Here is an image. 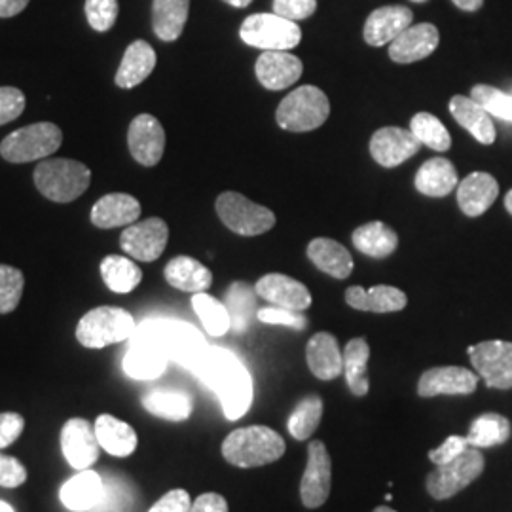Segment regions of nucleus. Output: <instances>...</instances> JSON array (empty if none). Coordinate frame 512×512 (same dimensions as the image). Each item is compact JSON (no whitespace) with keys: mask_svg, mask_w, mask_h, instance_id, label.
Listing matches in <instances>:
<instances>
[{"mask_svg":"<svg viewBox=\"0 0 512 512\" xmlns=\"http://www.w3.org/2000/svg\"><path fill=\"white\" fill-rule=\"evenodd\" d=\"M196 374L217 393L228 420H239L249 412L253 403V380L247 366L232 351L207 348Z\"/></svg>","mask_w":512,"mask_h":512,"instance_id":"f257e3e1","label":"nucleus"},{"mask_svg":"<svg viewBox=\"0 0 512 512\" xmlns=\"http://www.w3.org/2000/svg\"><path fill=\"white\" fill-rule=\"evenodd\" d=\"M131 342H147L160 349L169 361L186 366L192 372H196L207 351L202 332L177 319H148L137 327Z\"/></svg>","mask_w":512,"mask_h":512,"instance_id":"f03ea898","label":"nucleus"},{"mask_svg":"<svg viewBox=\"0 0 512 512\" xmlns=\"http://www.w3.org/2000/svg\"><path fill=\"white\" fill-rule=\"evenodd\" d=\"M285 454V440L274 429L264 425H251L232 431L222 442L224 459L239 467L253 469L274 463Z\"/></svg>","mask_w":512,"mask_h":512,"instance_id":"7ed1b4c3","label":"nucleus"},{"mask_svg":"<svg viewBox=\"0 0 512 512\" xmlns=\"http://www.w3.org/2000/svg\"><path fill=\"white\" fill-rule=\"evenodd\" d=\"M90 183V167L71 158L42 160L35 167V184L38 192L50 202H74L90 188Z\"/></svg>","mask_w":512,"mask_h":512,"instance_id":"20e7f679","label":"nucleus"},{"mask_svg":"<svg viewBox=\"0 0 512 512\" xmlns=\"http://www.w3.org/2000/svg\"><path fill=\"white\" fill-rule=\"evenodd\" d=\"M137 325L129 311L112 306L90 310L76 325V340L88 349H103L131 340Z\"/></svg>","mask_w":512,"mask_h":512,"instance_id":"39448f33","label":"nucleus"},{"mask_svg":"<svg viewBox=\"0 0 512 512\" xmlns=\"http://www.w3.org/2000/svg\"><path fill=\"white\" fill-rule=\"evenodd\" d=\"M330 114L327 93L315 86H300L289 93L275 112L279 128L293 133H306L321 128Z\"/></svg>","mask_w":512,"mask_h":512,"instance_id":"423d86ee","label":"nucleus"},{"mask_svg":"<svg viewBox=\"0 0 512 512\" xmlns=\"http://www.w3.org/2000/svg\"><path fill=\"white\" fill-rule=\"evenodd\" d=\"M63 143V133L52 122H40L10 133L0 143V156L10 164H27L46 160Z\"/></svg>","mask_w":512,"mask_h":512,"instance_id":"0eeeda50","label":"nucleus"},{"mask_svg":"<svg viewBox=\"0 0 512 512\" xmlns=\"http://www.w3.org/2000/svg\"><path fill=\"white\" fill-rule=\"evenodd\" d=\"M239 37L264 52H289L302 40V31L296 21L277 14H253L241 23Z\"/></svg>","mask_w":512,"mask_h":512,"instance_id":"6e6552de","label":"nucleus"},{"mask_svg":"<svg viewBox=\"0 0 512 512\" xmlns=\"http://www.w3.org/2000/svg\"><path fill=\"white\" fill-rule=\"evenodd\" d=\"M217 215L234 234L253 238L275 226V215L264 205L251 202L239 192H224L217 198Z\"/></svg>","mask_w":512,"mask_h":512,"instance_id":"1a4fd4ad","label":"nucleus"},{"mask_svg":"<svg viewBox=\"0 0 512 512\" xmlns=\"http://www.w3.org/2000/svg\"><path fill=\"white\" fill-rule=\"evenodd\" d=\"M484 471V456L478 448L469 446L459 458L439 465L427 476V492L435 499H450L475 482Z\"/></svg>","mask_w":512,"mask_h":512,"instance_id":"9d476101","label":"nucleus"},{"mask_svg":"<svg viewBox=\"0 0 512 512\" xmlns=\"http://www.w3.org/2000/svg\"><path fill=\"white\" fill-rule=\"evenodd\" d=\"M478 376L494 389L512 387V344L503 340L480 342L467 349Z\"/></svg>","mask_w":512,"mask_h":512,"instance_id":"9b49d317","label":"nucleus"},{"mask_svg":"<svg viewBox=\"0 0 512 512\" xmlns=\"http://www.w3.org/2000/svg\"><path fill=\"white\" fill-rule=\"evenodd\" d=\"M167 241L169 228L165 220L152 217L129 224L120 236V247L124 253L139 262H154L164 255Z\"/></svg>","mask_w":512,"mask_h":512,"instance_id":"f8f14e48","label":"nucleus"},{"mask_svg":"<svg viewBox=\"0 0 512 512\" xmlns=\"http://www.w3.org/2000/svg\"><path fill=\"white\" fill-rule=\"evenodd\" d=\"M332 482V463L327 446L321 440H311L308 446V465L300 482V497L308 509H317L329 499Z\"/></svg>","mask_w":512,"mask_h":512,"instance_id":"ddd939ff","label":"nucleus"},{"mask_svg":"<svg viewBox=\"0 0 512 512\" xmlns=\"http://www.w3.org/2000/svg\"><path fill=\"white\" fill-rule=\"evenodd\" d=\"M61 452L67 463L78 469H90L99 459L101 444L95 435V427L84 418H71L61 429Z\"/></svg>","mask_w":512,"mask_h":512,"instance_id":"4468645a","label":"nucleus"},{"mask_svg":"<svg viewBox=\"0 0 512 512\" xmlns=\"http://www.w3.org/2000/svg\"><path fill=\"white\" fill-rule=\"evenodd\" d=\"M128 147L135 162L145 167L160 164L165 150V131L152 114H139L128 131Z\"/></svg>","mask_w":512,"mask_h":512,"instance_id":"2eb2a0df","label":"nucleus"},{"mask_svg":"<svg viewBox=\"0 0 512 512\" xmlns=\"http://www.w3.org/2000/svg\"><path fill=\"white\" fill-rule=\"evenodd\" d=\"M421 143L410 129H378L370 139L372 158L384 167H397L418 154Z\"/></svg>","mask_w":512,"mask_h":512,"instance_id":"dca6fc26","label":"nucleus"},{"mask_svg":"<svg viewBox=\"0 0 512 512\" xmlns=\"http://www.w3.org/2000/svg\"><path fill=\"white\" fill-rule=\"evenodd\" d=\"M478 385L475 372L463 366H437L423 372L418 384L420 397L437 395H471Z\"/></svg>","mask_w":512,"mask_h":512,"instance_id":"f3484780","label":"nucleus"},{"mask_svg":"<svg viewBox=\"0 0 512 512\" xmlns=\"http://www.w3.org/2000/svg\"><path fill=\"white\" fill-rule=\"evenodd\" d=\"M439 29L433 23L410 25L403 35L389 44V57L395 63L408 65L433 54L439 46Z\"/></svg>","mask_w":512,"mask_h":512,"instance_id":"a211bd4d","label":"nucleus"},{"mask_svg":"<svg viewBox=\"0 0 512 512\" xmlns=\"http://www.w3.org/2000/svg\"><path fill=\"white\" fill-rule=\"evenodd\" d=\"M255 291L260 298L272 302L279 308L304 311L311 306V294L306 285L283 274H268L258 279Z\"/></svg>","mask_w":512,"mask_h":512,"instance_id":"6ab92c4d","label":"nucleus"},{"mask_svg":"<svg viewBox=\"0 0 512 512\" xmlns=\"http://www.w3.org/2000/svg\"><path fill=\"white\" fill-rule=\"evenodd\" d=\"M302 71V61L289 52H264L258 57L255 67L258 82L272 92L285 90L294 82H298Z\"/></svg>","mask_w":512,"mask_h":512,"instance_id":"aec40b11","label":"nucleus"},{"mask_svg":"<svg viewBox=\"0 0 512 512\" xmlns=\"http://www.w3.org/2000/svg\"><path fill=\"white\" fill-rule=\"evenodd\" d=\"M414 14L406 6H384L374 10L365 23L366 44L380 48L391 44L412 25Z\"/></svg>","mask_w":512,"mask_h":512,"instance_id":"412c9836","label":"nucleus"},{"mask_svg":"<svg viewBox=\"0 0 512 512\" xmlns=\"http://www.w3.org/2000/svg\"><path fill=\"white\" fill-rule=\"evenodd\" d=\"M105 497V482L103 478L90 469L80 471L78 475L69 478L61 490V503L73 512H86L95 509Z\"/></svg>","mask_w":512,"mask_h":512,"instance_id":"4be33fe9","label":"nucleus"},{"mask_svg":"<svg viewBox=\"0 0 512 512\" xmlns=\"http://www.w3.org/2000/svg\"><path fill=\"white\" fill-rule=\"evenodd\" d=\"M499 196V184L490 173L476 171L458 184L459 209L467 217L484 215Z\"/></svg>","mask_w":512,"mask_h":512,"instance_id":"5701e85b","label":"nucleus"},{"mask_svg":"<svg viewBox=\"0 0 512 512\" xmlns=\"http://www.w3.org/2000/svg\"><path fill=\"white\" fill-rule=\"evenodd\" d=\"M139 217H141V203L137 198L124 192L107 194L101 200H97L90 215L93 224L103 230L129 226L135 220H139Z\"/></svg>","mask_w":512,"mask_h":512,"instance_id":"b1692460","label":"nucleus"},{"mask_svg":"<svg viewBox=\"0 0 512 512\" xmlns=\"http://www.w3.org/2000/svg\"><path fill=\"white\" fill-rule=\"evenodd\" d=\"M308 366L315 378L334 380L344 372V353L338 348V340L329 332L313 334L306 349Z\"/></svg>","mask_w":512,"mask_h":512,"instance_id":"393cba45","label":"nucleus"},{"mask_svg":"<svg viewBox=\"0 0 512 512\" xmlns=\"http://www.w3.org/2000/svg\"><path fill=\"white\" fill-rule=\"evenodd\" d=\"M450 112L461 128L467 129L480 145H494L495 126L492 114L478 105L473 97L454 95L450 99Z\"/></svg>","mask_w":512,"mask_h":512,"instance_id":"a878e982","label":"nucleus"},{"mask_svg":"<svg viewBox=\"0 0 512 512\" xmlns=\"http://www.w3.org/2000/svg\"><path fill=\"white\" fill-rule=\"evenodd\" d=\"M156 67V52L145 40L131 42L120 63V69L116 73V86L131 90L139 84H143Z\"/></svg>","mask_w":512,"mask_h":512,"instance_id":"bb28decb","label":"nucleus"},{"mask_svg":"<svg viewBox=\"0 0 512 512\" xmlns=\"http://www.w3.org/2000/svg\"><path fill=\"white\" fill-rule=\"evenodd\" d=\"M164 275L171 287L184 293H205L213 283L211 270L190 256H175L169 260Z\"/></svg>","mask_w":512,"mask_h":512,"instance_id":"cd10ccee","label":"nucleus"},{"mask_svg":"<svg viewBox=\"0 0 512 512\" xmlns=\"http://www.w3.org/2000/svg\"><path fill=\"white\" fill-rule=\"evenodd\" d=\"M93 427L101 448L114 458H128L139 444L135 429L126 421L118 420L110 414H101Z\"/></svg>","mask_w":512,"mask_h":512,"instance_id":"c85d7f7f","label":"nucleus"},{"mask_svg":"<svg viewBox=\"0 0 512 512\" xmlns=\"http://www.w3.org/2000/svg\"><path fill=\"white\" fill-rule=\"evenodd\" d=\"M416 190L429 198H444L458 188V169L446 158H431L416 173Z\"/></svg>","mask_w":512,"mask_h":512,"instance_id":"c756f323","label":"nucleus"},{"mask_svg":"<svg viewBox=\"0 0 512 512\" xmlns=\"http://www.w3.org/2000/svg\"><path fill=\"white\" fill-rule=\"evenodd\" d=\"M346 302L351 308L359 311H372V313H393L406 308V294L389 285H376L372 289L363 287H349L346 291Z\"/></svg>","mask_w":512,"mask_h":512,"instance_id":"7c9ffc66","label":"nucleus"},{"mask_svg":"<svg viewBox=\"0 0 512 512\" xmlns=\"http://www.w3.org/2000/svg\"><path fill=\"white\" fill-rule=\"evenodd\" d=\"M308 256L321 272L334 279H348L353 272V256L334 239H313L308 245Z\"/></svg>","mask_w":512,"mask_h":512,"instance_id":"2f4dec72","label":"nucleus"},{"mask_svg":"<svg viewBox=\"0 0 512 512\" xmlns=\"http://www.w3.org/2000/svg\"><path fill=\"white\" fill-rule=\"evenodd\" d=\"M190 0H154L152 29L164 42H173L183 35L188 19Z\"/></svg>","mask_w":512,"mask_h":512,"instance_id":"473e14b6","label":"nucleus"},{"mask_svg":"<svg viewBox=\"0 0 512 512\" xmlns=\"http://www.w3.org/2000/svg\"><path fill=\"white\" fill-rule=\"evenodd\" d=\"M169 359L164 353L147 342H131L124 357V370L133 380H154L162 376Z\"/></svg>","mask_w":512,"mask_h":512,"instance_id":"72a5a7b5","label":"nucleus"},{"mask_svg":"<svg viewBox=\"0 0 512 512\" xmlns=\"http://www.w3.org/2000/svg\"><path fill=\"white\" fill-rule=\"evenodd\" d=\"M353 245L363 255L372 256V258H385L397 251L399 236L382 220H374V222L359 226L353 232Z\"/></svg>","mask_w":512,"mask_h":512,"instance_id":"f704fd0d","label":"nucleus"},{"mask_svg":"<svg viewBox=\"0 0 512 512\" xmlns=\"http://www.w3.org/2000/svg\"><path fill=\"white\" fill-rule=\"evenodd\" d=\"M101 277L112 293L128 294L139 287L143 272L126 256L109 255L101 262Z\"/></svg>","mask_w":512,"mask_h":512,"instance_id":"c9c22d12","label":"nucleus"},{"mask_svg":"<svg viewBox=\"0 0 512 512\" xmlns=\"http://www.w3.org/2000/svg\"><path fill=\"white\" fill-rule=\"evenodd\" d=\"M143 406L156 418L169 421H184L192 414V401L181 391L156 389L143 397Z\"/></svg>","mask_w":512,"mask_h":512,"instance_id":"e433bc0d","label":"nucleus"},{"mask_svg":"<svg viewBox=\"0 0 512 512\" xmlns=\"http://www.w3.org/2000/svg\"><path fill=\"white\" fill-rule=\"evenodd\" d=\"M368 357H370V348L365 338L349 340L348 346L344 349V374H346V382L351 393L357 397H365L370 389L368 376H366Z\"/></svg>","mask_w":512,"mask_h":512,"instance_id":"4c0bfd02","label":"nucleus"},{"mask_svg":"<svg viewBox=\"0 0 512 512\" xmlns=\"http://www.w3.org/2000/svg\"><path fill=\"white\" fill-rule=\"evenodd\" d=\"M511 437V423L501 416V414H482L478 416L469 429V435L465 437L469 446L473 448H492V446H499L505 444Z\"/></svg>","mask_w":512,"mask_h":512,"instance_id":"58836bf2","label":"nucleus"},{"mask_svg":"<svg viewBox=\"0 0 512 512\" xmlns=\"http://www.w3.org/2000/svg\"><path fill=\"white\" fill-rule=\"evenodd\" d=\"M192 308L200 317L203 329L207 330L211 336H224L228 330L232 329L230 313L217 298L205 293H196L192 296Z\"/></svg>","mask_w":512,"mask_h":512,"instance_id":"ea45409f","label":"nucleus"},{"mask_svg":"<svg viewBox=\"0 0 512 512\" xmlns=\"http://www.w3.org/2000/svg\"><path fill=\"white\" fill-rule=\"evenodd\" d=\"M410 131L420 141L421 147L433 148L437 152H446L452 147V137L448 129L431 112H418L410 120Z\"/></svg>","mask_w":512,"mask_h":512,"instance_id":"a19ab883","label":"nucleus"},{"mask_svg":"<svg viewBox=\"0 0 512 512\" xmlns=\"http://www.w3.org/2000/svg\"><path fill=\"white\" fill-rule=\"evenodd\" d=\"M256 291L247 283H234L226 294V310L230 313L232 329L243 332L249 327V321L255 313Z\"/></svg>","mask_w":512,"mask_h":512,"instance_id":"79ce46f5","label":"nucleus"},{"mask_svg":"<svg viewBox=\"0 0 512 512\" xmlns=\"http://www.w3.org/2000/svg\"><path fill=\"white\" fill-rule=\"evenodd\" d=\"M323 416V401L319 397H306L296 404L291 418H289V433L296 440L310 439L317 431Z\"/></svg>","mask_w":512,"mask_h":512,"instance_id":"37998d69","label":"nucleus"},{"mask_svg":"<svg viewBox=\"0 0 512 512\" xmlns=\"http://www.w3.org/2000/svg\"><path fill=\"white\" fill-rule=\"evenodd\" d=\"M25 287V277L23 272L14 268L0 264V313H12L19 306L21 294Z\"/></svg>","mask_w":512,"mask_h":512,"instance_id":"c03bdc74","label":"nucleus"},{"mask_svg":"<svg viewBox=\"0 0 512 512\" xmlns=\"http://www.w3.org/2000/svg\"><path fill=\"white\" fill-rule=\"evenodd\" d=\"M471 97L475 99L478 105H482L492 116H497L501 120L512 122V95L501 92L494 86L478 84L471 90Z\"/></svg>","mask_w":512,"mask_h":512,"instance_id":"a18cd8bd","label":"nucleus"},{"mask_svg":"<svg viewBox=\"0 0 512 512\" xmlns=\"http://www.w3.org/2000/svg\"><path fill=\"white\" fill-rule=\"evenodd\" d=\"M118 0H86V18L97 33H107L118 19Z\"/></svg>","mask_w":512,"mask_h":512,"instance_id":"49530a36","label":"nucleus"},{"mask_svg":"<svg viewBox=\"0 0 512 512\" xmlns=\"http://www.w3.org/2000/svg\"><path fill=\"white\" fill-rule=\"evenodd\" d=\"M256 317L268 325H283V327H291L296 330H302L308 325L306 317L300 311L287 310V308H279V306L262 308V310L256 311Z\"/></svg>","mask_w":512,"mask_h":512,"instance_id":"de8ad7c7","label":"nucleus"},{"mask_svg":"<svg viewBox=\"0 0 512 512\" xmlns=\"http://www.w3.org/2000/svg\"><path fill=\"white\" fill-rule=\"evenodd\" d=\"M25 110V95L18 88H0V126L18 120Z\"/></svg>","mask_w":512,"mask_h":512,"instance_id":"09e8293b","label":"nucleus"},{"mask_svg":"<svg viewBox=\"0 0 512 512\" xmlns=\"http://www.w3.org/2000/svg\"><path fill=\"white\" fill-rule=\"evenodd\" d=\"M317 10V0H274V14L289 21L308 19Z\"/></svg>","mask_w":512,"mask_h":512,"instance_id":"8fccbe9b","label":"nucleus"},{"mask_svg":"<svg viewBox=\"0 0 512 512\" xmlns=\"http://www.w3.org/2000/svg\"><path fill=\"white\" fill-rule=\"evenodd\" d=\"M27 480V469L18 458L0 454V486L19 488Z\"/></svg>","mask_w":512,"mask_h":512,"instance_id":"3c124183","label":"nucleus"},{"mask_svg":"<svg viewBox=\"0 0 512 512\" xmlns=\"http://www.w3.org/2000/svg\"><path fill=\"white\" fill-rule=\"evenodd\" d=\"M467 448H469V442H467L465 437L452 435V437H448V439L444 440L439 448H435V450L429 452V459H431L437 467H439V465H446V463H450V461L459 458Z\"/></svg>","mask_w":512,"mask_h":512,"instance_id":"603ef678","label":"nucleus"},{"mask_svg":"<svg viewBox=\"0 0 512 512\" xmlns=\"http://www.w3.org/2000/svg\"><path fill=\"white\" fill-rule=\"evenodd\" d=\"M25 429V420L18 412H2L0 414V450L8 448L21 437Z\"/></svg>","mask_w":512,"mask_h":512,"instance_id":"864d4df0","label":"nucleus"},{"mask_svg":"<svg viewBox=\"0 0 512 512\" xmlns=\"http://www.w3.org/2000/svg\"><path fill=\"white\" fill-rule=\"evenodd\" d=\"M192 499L186 490H171L160 497L148 512H190Z\"/></svg>","mask_w":512,"mask_h":512,"instance_id":"5fc2aeb1","label":"nucleus"},{"mask_svg":"<svg viewBox=\"0 0 512 512\" xmlns=\"http://www.w3.org/2000/svg\"><path fill=\"white\" fill-rule=\"evenodd\" d=\"M190 512H228V503L220 494H203L192 503Z\"/></svg>","mask_w":512,"mask_h":512,"instance_id":"6e6d98bb","label":"nucleus"},{"mask_svg":"<svg viewBox=\"0 0 512 512\" xmlns=\"http://www.w3.org/2000/svg\"><path fill=\"white\" fill-rule=\"evenodd\" d=\"M29 6V0H0V18H14Z\"/></svg>","mask_w":512,"mask_h":512,"instance_id":"4d7b16f0","label":"nucleus"},{"mask_svg":"<svg viewBox=\"0 0 512 512\" xmlns=\"http://www.w3.org/2000/svg\"><path fill=\"white\" fill-rule=\"evenodd\" d=\"M452 2L463 12H476L484 4V0H452Z\"/></svg>","mask_w":512,"mask_h":512,"instance_id":"13d9d810","label":"nucleus"},{"mask_svg":"<svg viewBox=\"0 0 512 512\" xmlns=\"http://www.w3.org/2000/svg\"><path fill=\"white\" fill-rule=\"evenodd\" d=\"M226 4H230V6H234V8H247L253 0H224Z\"/></svg>","mask_w":512,"mask_h":512,"instance_id":"bf43d9fd","label":"nucleus"},{"mask_svg":"<svg viewBox=\"0 0 512 512\" xmlns=\"http://www.w3.org/2000/svg\"><path fill=\"white\" fill-rule=\"evenodd\" d=\"M505 207H507V211L512 215V190H509V194L505 196Z\"/></svg>","mask_w":512,"mask_h":512,"instance_id":"052dcab7","label":"nucleus"},{"mask_svg":"<svg viewBox=\"0 0 512 512\" xmlns=\"http://www.w3.org/2000/svg\"><path fill=\"white\" fill-rule=\"evenodd\" d=\"M0 512H16L8 503H4V501H0Z\"/></svg>","mask_w":512,"mask_h":512,"instance_id":"680f3d73","label":"nucleus"},{"mask_svg":"<svg viewBox=\"0 0 512 512\" xmlns=\"http://www.w3.org/2000/svg\"><path fill=\"white\" fill-rule=\"evenodd\" d=\"M374 512H397V511H393V509H389V507H378V509H374Z\"/></svg>","mask_w":512,"mask_h":512,"instance_id":"e2e57ef3","label":"nucleus"},{"mask_svg":"<svg viewBox=\"0 0 512 512\" xmlns=\"http://www.w3.org/2000/svg\"><path fill=\"white\" fill-rule=\"evenodd\" d=\"M412 2H420L421 4V2H427V0H412Z\"/></svg>","mask_w":512,"mask_h":512,"instance_id":"0e129e2a","label":"nucleus"}]
</instances>
